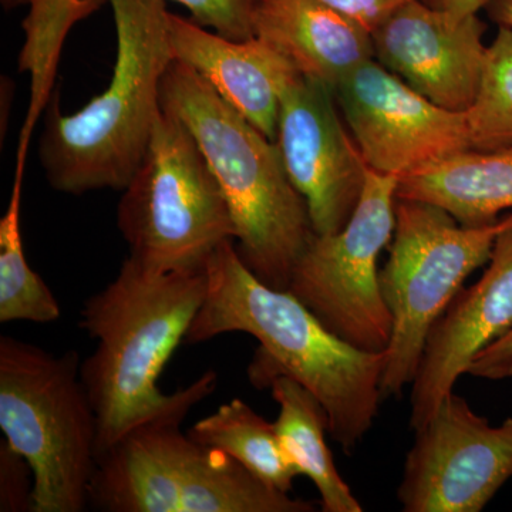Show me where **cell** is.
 <instances>
[{
  "label": "cell",
  "instance_id": "6da1fadb",
  "mask_svg": "<svg viewBox=\"0 0 512 512\" xmlns=\"http://www.w3.org/2000/svg\"><path fill=\"white\" fill-rule=\"evenodd\" d=\"M207 289V266L154 272L127 256L116 278L84 301L79 326L96 349L80 376L96 413L97 460L138 427L183 423L217 389L215 370L174 393L158 387Z\"/></svg>",
  "mask_w": 512,
  "mask_h": 512
},
{
  "label": "cell",
  "instance_id": "7a4b0ae2",
  "mask_svg": "<svg viewBox=\"0 0 512 512\" xmlns=\"http://www.w3.org/2000/svg\"><path fill=\"white\" fill-rule=\"evenodd\" d=\"M208 289L185 342H207L227 333L258 340L249 383L268 389L286 376L322 404L328 433L350 454L372 430L383 400L384 353L363 352L329 332L289 291L259 281L244 264L235 241L222 244L207 262Z\"/></svg>",
  "mask_w": 512,
  "mask_h": 512
},
{
  "label": "cell",
  "instance_id": "3957f363",
  "mask_svg": "<svg viewBox=\"0 0 512 512\" xmlns=\"http://www.w3.org/2000/svg\"><path fill=\"white\" fill-rule=\"evenodd\" d=\"M167 0H107L116 25V63L107 89L74 114L50 100L39 161L53 190L123 191L146 156L173 63Z\"/></svg>",
  "mask_w": 512,
  "mask_h": 512
},
{
  "label": "cell",
  "instance_id": "277c9868",
  "mask_svg": "<svg viewBox=\"0 0 512 512\" xmlns=\"http://www.w3.org/2000/svg\"><path fill=\"white\" fill-rule=\"evenodd\" d=\"M161 107L183 121L200 146L227 201L244 264L259 281L288 291L315 231L275 141L178 60L161 82Z\"/></svg>",
  "mask_w": 512,
  "mask_h": 512
},
{
  "label": "cell",
  "instance_id": "5b68a950",
  "mask_svg": "<svg viewBox=\"0 0 512 512\" xmlns=\"http://www.w3.org/2000/svg\"><path fill=\"white\" fill-rule=\"evenodd\" d=\"M79 352L0 336V430L33 471L32 512H82L97 467V420Z\"/></svg>",
  "mask_w": 512,
  "mask_h": 512
},
{
  "label": "cell",
  "instance_id": "8992f818",
  "mask_svg": "<svg viewBox=\"0 0 512 512\" xmlns=\"http://www.w3.org/2000/svg\"><path fill=\"white\" fill-rule=\"evenodd\" d=\"M181 424L151 423L97 460L89 505L104 512H313L311 501L262 483Z\"/></svg>",
  "mask_w": 512,
  "mask_h": 512
},
{
  "label": "cell",
  "instance_id": "52a82bcc",
  "mask_svg": "<svg viewBox=\"0 0 512 512\" xmlns=\"http://www.w3.org/2000/svg\"><path fill=\"white\" fill-rule=\"evenodd\" d=\"M510 224L512 212L493 224L466 227L439 205L397 198L389 259L379 272L393 320L380 382L383 399L402 396L413 384L434 323L468 276L487 265L495 239Z\"/></svg>",
  "mask_w": 512,
  "mask_h": 512
},
{
  "label": "cell",
  "instance_id": "ba28073f",
  "mask_svg": "<svg viewBox=\"0 0 512 512\" xmlns=\"http://www.w3.org/2000/svg\"><path fill=\"white\" fill-rule=\"evenodd\" d=\"M117 227L128 258L154 272L207 266L235 241V225L220 185L185 124L161 111L146 156L124 188Z\"/></svg>",
  "mask_w": 512,
  "mask_h": 512
},
{
  "label": "cell",
  "instance_id": "9c48e42d",
  "mask_svg": "<svg viewBox=\"0 0 512 512\" xmlns=\"http://www.w3.org/2000/svg\"><path fill=\"white\" fill-rule=\"evenodd\" d=\"M399 180L369 168L348 224L315 235L289 282L288 291L329 332L363 352L384 353L392 339L377 261L393 238Z\"/></svg>",
  "mask_w": 512,
  "mask_h": 512
},
{
  "label": "cell",
  "instance_id": "30bf717a",
  "mask_svg": "<svg viewBox=\"0 0 512 512\" xmlns=\"http://www.w3.org/2000/svg\"><path fill=\"white\" fill-rule=\"evenodd\" d=\"M512 477V417L501 426L448 393L404 463L397 500L404 512H480Z\"/></svg>",
  "mask_w": 512,
  "mask_h": 512
},
{
  "label": "cell",
  "instance_id": "8fae6325",
  "mask_svg": "<svg viewBox=\"0 0 512 512\" xmlns=\"http://www.w3.org/2000/svg\"><path fill=\"white\" fill-rule=\"evenodd\" d=\"M336 103L370 170L402 178L471 150L467 113L431 103L375 59L336 86Z\"/></svg>",
  "mask_w": 512,
  "mask_h": 512
},
{
  "label": "cell",
  "instance_id": "7c38bea8",
  "mask_svg": "<svg viewBox=\"0 0 512 512\" xmlns=\"http://www.w3.org/2000/svg\"><path fill=\"white\" fill-rule=\"evenodd\" d=\"M329 87L299 74L282 93L275 143L305 198L315 235L338 232L355 212L367 165Z\"/></svg>",
  "mask_w": 512,
  "mask_h": 512
},
{
  "label": "cell",
  "instance_id": "4fadbf2b",
  "mask_svg": "<svg viewBox=\"0 0 512 512\" xmlns=\"http://www.w3.org/2000/svg\"><path fill=\"white\" fill-rule=\"evenodd\" d=\"M485 30L478 15L409 0L370 33L373 59L431 103L467 113L483 80Z\"/></svg>",
  "mask_w": 512,
  "mask_h": 512
},
{
  "label": "cell",
  "instance_id": "5bb4252c",
  "mask_svg": "<svg viewBox=\"0 0 512 512\" xmlns=\"http://www.w3.org/2000/svg\"><path fill=\"white\" fill-rule=\"evenodd\" d=\"M512 326V224L495 239L483 276L461 289L434 323L412 384L410 429L439 409L474 357Z\"/></svg>",
  "mask_w": 512,
  "mask_h": 512
},
{
  "label": "cell",
  "instance_id": "9a60e30c",
  "mask_svg": "<svg viewBox=\"0 0 512 512\" xmlns=\"http://www.w3.org/2000/svg\"><path fill=\"white\" fill-rule=\"evenodd\" d=\"M174 60L200 74L229 106L275 141L282 93L299 76L265 40H234L170 12Z\"/></svg>",
  "mask_w": 512,
  "mask_h": 512
},
{
  "label": "cell",
  "instance_id": "2e32d148",
  "mask_svg": "<svg viewBox=\"0 0 512 512\" xmlns=\"http://www.w3.org/2000/svg\"><path fill=\"white\" fill-rule=\"evenodd\" d=\"M254 33L332 92L373 59L372 35L320 0H258Z\"/></svg>",
  "mask_w": 512,
  "mask_h": 512
},
{
  "label": "cell",
  "instance_id": "e0dca14e",
  "mask_svg": "<svg viewBox=\"0 0 512 512\" xmlns=\"http://www.w3.org/2000/svg\"><path fill=\"white\" fill-rule=\"evenodd\" d=\"M397 198L439 205L466 227L493 224L512 210V144L461 151L404 175Z\"/></svg>",
  "mask_w": 512,
  "mask_h": 512
},
{
  "label": "cell",
  "instance_id": "ac0fdd59",
  "mask_svg": "<svg viewBox=\"0 0 512 512\" xmlns=\"http://www.w3.org/2000/svg\"><path fill=\"white\" fill-rule=\"evenodd\" d=\"M268 389L279 406L276 431L286 454L299 471L315 484L325 512H362L346 481L340 477L328 444V417L322 404L302 384L279 376Z\"/></svg>",
  "mask_w": 512,
  "mask_h": 512
},
{
  "label": "cell",
  "instance_id": "d6986e66",
  "mask_svg": "<svg viewBox=\"0 0 512 512\" xmlns=\"http://www.w3.org/2000/svg\"><path fill=\"white\" fill-rule=\"evenodd\" d=\"M106 3L107 0H28L26 3L29 12L22 22L25 43L18 56V69L29 74L30 99L20 130L16 165L26 167L30 140L37 121L52 100L57 66L70 30Z\"/></svg>",
  "mask_w": 512,
  "mask_h": 512
},
{
  "label": "cell",
  "instance_id": "ffe728a7",
  "mask_svg": "<svg viewBox=\"0 0 512 512\" xmlns=\"http://www.w3.org/2000/svg\"><path fill=\"white\" fill-rule=\"evenodd\" d=\"M187 434L204 446L228 454L262 483L282 493H291L293 481L301 476L282 446L275 423L259 416L244 400L222 404L217 412L197 421Z\"/></svg>",
  "mask_w": 512,
  "mask_h": 512
},
{
  "label": "cell",
  "instance_id": "44dd1931",
  "mask_svg": "<svg viewBox=\"0 0 512 512\" xmlns=\"http://www.w3.org/2000/svg\"><path fill=\"white\" fill-rule=\"evenodd\" d=\"M25 167L16 165L8 210L0 220V322L16 320L47 325L62 315L59 302L42 276L30 268L23 251L20 205Z\"/></svg>",
  "mask_w": 512,
  "mask_h": 512
},
{
  "label": "cell",
  "instance_id": "7402d4cb",
  "mask_svg": "<svg viewBox=\"0 0 512 512\" xmlns=\"http://www.w3.org/2000/svg\"><path fill=\"white\" fill-rule=\"evenodd\" d=\"M471 150L490 151L512 144V29L498 28L488 46L483 80L467 111Z\"/></svg>",
  "mask_w": 512,
  "mask_h": 512
},
{
  "label": "cell",
  "instance_id": "603a6c76",
  "mask_svg": "<svg viewBox=\"0 0 512 512\" xmlns=\"http://www.w3.org/2000/svg\"><path fill=\"white\" fill-rule=\"evenodd\" d=\"M191 13L194 22L234 40L255 36L254 12L258 0H173Z\"/></svg>",
  "mask_w": 512,
  "mask_h": 512
},
{
  "label": "cell",
  "instance_id": "cb8c5ba5",
  "mask_svg": "<svg viewBox=\"0 0 512 512\" xmlns=\"http://www.w3.org/2000/svg\"><path fill=\"white\" fill-rule=\"evenodd\" d=\"M33 471L5 440L0 441V511L32 512Z\"/></svg>",
  "mask_w": 512,
  "mask_h": 512
},
{
  "label": "cell",
  "instance_id": "d4e9b609",
  "mask_svg": "<svg viewBox=\"0 0 512 512\" xmlns=\"http://www.w3.org/2000/svg\"><path fill=\"white\" fill-rule=\"evenodd\" d=\"M467 373L485 380L512 377V326L474 357Z\"/></svg>",
  "mask_w": 512,
  "mask_h": 512
},
{
  "label": "cell",
  "instance_id": "484cf974",
  "mask_svg": "<svg viewBox=\"0 0 512 512\" xmlns=\"http://www.w3.org/2000/svg\"><path fill=\"white\" fill-rule=\"evenodd\" d=\"M320 2L372 33L383 20L392 15L394 10L399 9L409 0H320Z\"/></svg>",
  "mask_w": 512,
  "mask_h": 512
},
{
  "label": "cell",
  "instance_id": "4316f807",
  "mask_svg": "<svg viewBox=\"0 0 512 512\" xmlns=\"http://www.w3.org/2000/svg\"><path fill=\"white\" fill-rule=\"evenodd\" d=\"M431 8L444 10L456 16L478 15L490 0H421Z\"/></svg>",
  "mask_w": 512,
  "mask_h": 512
},
{
  "label": "cell",
  "instance_id": "83f0119b",
  "mask_svg": "<svg viewBox=\"0 0 512 512\" xmlns=\"http://www.w3.org/2000/svg\"><path fill=\"white\" fill-rule=\"evenodd\" d=\"M484 10L498 28L512 29V0H490Z\"/></svg>",
  "mask_w": 512,
  "mask_h": 512
},
{
  "label": "cell",
  "instance_id": "f1b7e54d",
  "mask_svg": "<svg viewBox=\"0 0 512 512\" xmlns=\"http://www.w3.org/2000/svg\"><path fill=\"white\" fill-rule=\"evenodd\" d=\"M2 2L3 8L5 9H13L18 8V6H23L28 3V0H0Z\"/></svg>",
  "mask_w": 512,
  "mask_h": 512
}]
</instances>
